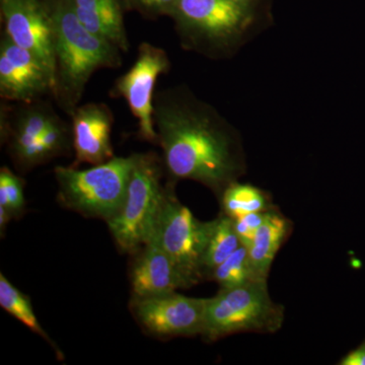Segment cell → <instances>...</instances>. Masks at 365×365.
<instances>
[{"label":"cell","mask_w":365,"mask_h":365,"mask_svg":"<svg viewBox=\"0 0 365 365\" xmlns=\"http://www.w3.org/2000/svg\"><path fill=\"white\" fill-rule=\"evenodd\" d=\"M153 121L170 180H191L220 198L246 172L241 136L216 109L187 86L155 96Z\"/></svg>","instance_id":"obj_1"},{"label":"cell","mask_w":365,"mask_h":365,"mask_svg":"<svg viewBox=\"0 0 365 365\" xmlns=\"http://www.w3.org/2000/svg\"><path fill=\"white\" fill-rule=\"evenodd\" d=\"M55 24V74L52 97L71 116L78 107L93 74L119 68L122 52L81 25L71 0H50Z\"/></svg>","instance_id":"obj_2"},{"label":"cell","mask_w":365,"mask_h":365,"mask_svg":"<svg viewBox=\"0 0 365 365\" xmlns=\"http://www.w3.org/2000/svg\"><path fill=\"white\" fill-rule=\"evenodd\" d=\"M170 19L182 47L211 59L234 55L259 21L253 0H179Z\"/></svg>","instance_id":"obj_3"},{"label":"cell","mask_w":365,"mask_h":365,"mask_svg":"<svg viewBox=\"0 0 365 365\" xmlns=\"http://www.w3.org/2000/svg\"><path fill=\"white\" fill-rule=\"evenodd\" d=\"M163 172V158L155 153H135L124 202L107 222L120 251L135 254L153 237L167 195Z\"/></svg>","instance_id":"obj_4"},{"label":"cell","mask_w":365,"mask_h":365,"mask_svg":"<svg viewBox=\"0 0 365 365\" xmlns=\"http://www.w3.org/2000/svg\"><path fill=\"white\" fill-rule=\"evenodd\" d=\"M134 163L135 153L114 157L86 170L72 165L55 168L57 200L85 217L109 222L124 202Z\"/></svg>","instance_id":"obj_5"},{"label":"cell","mask_w":365,"mask_h":365,"mask_svg":"<svg viewBox=\"0 0 365 365\" xmlns=\"http://www.w3.org/2000/svg\"><path fill=\"white\" fill-rule=\"evenodd\" d=\"M284 314L282 304L271 299L267 279L220 288L207 299L201 336L215 342L237 333H275L282 328Z\"/></svg>","instance_id":"obj_6"},{"label":"cell","mask_w":365,"mask_h":365,"mask_svg":"<svg viewBox=\"0 0 365 365\" xmlns=\"http://www.w3.org/2000/svg\"><path fill=\"white\" fill-rule=\"evenodd\" d=\"M175 182L170 180L157 227L150 242H155L174 261L193 285L204 280L202 262L212 220L200 222L178 200Z\"/></svg>","instance_id":"obj_7"},{"label":"cell","mask_w":365,"mask_h":365,"mask_svg":"<svg viewBox=\"0 0 365 365\" xmlns=\"http://www.w3.org/2000/svg\"><path fill=\"white\" fill-rule=\"evenodd\" d=\"M170 68L169 55L163 49L143 42L133 66L115 81L112 97L123 98L138 121V135L144 141L158 144L153 121L155 86L158 78Z\"/></svg>","instance_id":"obj_8"},{"label":"cell","mask_w":365,"mask_h":365,"mask_svg":"<svg viewBox=\"0 0 365 365\" xmlns=\"http://www.w3.org/2000/svg\"><path fill=\"white\" fill-rule=\"evenodd\" d=\"M207 299L170 294L132 297L130 311L144 332L158 339L202 334Z\"/></svg>","instance_id":"obj_9"},{"label":"cell","mask_w":365,"mask_h":365,"mask_svg":"<svg viewBox=\"0 0 365 365\" xmlns=\"http://www.w3.org/2000/svg\"><path fill=\"white\" fill-rule=\"evenodd\" d=\"M4 34L55 74V24L50 0H0Z\"/></svg>","instance_id":"obj_10"},{"label":"cell","mask_w":365,"mask_h":365,"mask_svg":"<svg viewBox=\"0 0 365 365\" xmlns=\"http://www.w3.org/2000/svg\"><path fill=\"white\" fill-rule=\"evenodd\" d=\"M54 74L32 52L14 44L6 34L0 41V97L30 104L51 95Z\"/></svg>","instance_id":"obj_11"},{"label":"cell","mask_w":365,"mask_h":365,"mask_svg":"<svg viewBox=\"0 0 365 365\" xmlns=\"http://www.w3.org/2000/svg\"><path fill=\"white\" fill-rule=\"evenodd\" d=\"M72 146L76 158L72 167L81 163L101 165L114 158L112 128L114 116L105 103L78 106L71 115Z\"/></svg>","instance_id":"obj_12"},{"label":"cell","mask_w":365,"mask_h":365,"mask_svg":"<svg viewBox=\"0 0 365 365\" xmlns=\"http://www.w3.org/2000/svg\"><path fill=\"white\" fill-rule=\"evenodd\" d=\"M21 105V109L14 114L2 106L0 132L2 143H9V153L16 167L29 170L36 144L59 116L51 106L42 100Z\"/></svg>","instance_id":"obj_13"},{"label":"cell","mask_w":365,"mask_h":365,"mask_svg":"<svg viewBox=\"0 0 365 365\" xmlns=\"http://www.w3.org/2000/svg\"><path fill=\"white\" fill-rule=\"evenodd\" d=\"M137 253L129 275L132 297L170 294L194 287L155 242H148Z\"/></svg>","instance_id":"obj_14"},{"label":"cell","mask_w":365,"mask_h":365,"mask_svg":"<svg viewBox=\"0 0 365 365\" xmlns=\"http://www.w3.org/2000/svg\"><path fill=\"white\" fill-rule=\"evenodd\" d=\"M71 4L86 30L116 46L122 52L129 51L123 0H71Z\"/></svg>","instance_id":"obj_15"},{"label":"cell","mask_w":365,"mask_h":365,"mask_svg":"<svg viewBox=\"0 0 365 365\" xmlns=\"http://www.w3.org/2000/svg\"><path fill=\"white\" fill-rule=\"evenodd\" d=\"M292 223L278 209L269 210L248 248L250 260L259 278L267 279L274 259L292 232Z\"/></svg>","instance_id":"obj_16"},{"label":"cell","mask_w":365,"mask_h":365,"mask_svg":"<svg viewBox=\"0 0 365 365\" xmlns=\"http://www.w3.org/2000/svg\"><path fill=\"white\" fill-rule=\"evenodd\" d=\"M241 246V240L235 232L234 218L222 212L212 220L210 237L203 256L204 279H209L213 271Z\"/></svg>","instance_id":"obj_17"},{"label":"cell","mask_w":365,"mask_h":365,"mask_svg":"<svg viewBox=\"0 0 365 365\" xmlns=\"http://www.w3.org/2000/svg\"><path fill=\"white\" fill-rule=\"evenodd\" d=\"M0 307L46 341L50 347L54 350L57 359L59 360L64 359L63 352L56 345V343L50 338L45 329H43V327L40 325L35 312H34L30 297L23 294L14 284H11L2 273L0 274Z\"/></svg>","instance_id":"obj_18"},{"label":"cell","mask_w":365,"mask_h":365,"mask_svg":"<svg viewBox=\"0 0 365 365\" xmlns=\"http://www.w3.org/2000/svg\"><path fill=\"white\" fill-rule=\"evenodd\" d=\"M222 212L232 218L275 208L267 192L251 184L232 182L220 196Z\"/></svg>","instance_id":"obj_19"},{"label":"cell","mask_w":365,"mask_h":365,"mask_svg":"<svg viewBox=\"0 0 365 365\" xmlns=\"http://www.w3.org/2000/svg\"><path fill=\"white\" fill-rule=\"evenodd\" d=\"M257 279L263 278H259L255 273L248 248L242 245L227 260L222 262L209 278V280L216 281L220 288L240 287Z\"/></svg>","instance_id":"obj_20"},{"label":"cell","mask_w":365,"mask_h":365,"mask_svg":"<svg viewBox=\"0 0 365 365\" xmlns=\"http://www.w3.org/2000/svg\"><path fill=\"white\" fill-rule=\"evenodd\" d=\"M72 139V130L68 125L58 117L40 137L33 151L32 169L63 155L68 150Z\"/></svg>","instance_id":"obj_21"},{"label":"cell","mask_w":365,"mask_h":365,"mask_svg":"<svg viewBox=\"0 0 365 365\" xmlns=\"http://www.w3.org/2000/svg\"><path fill=\"white\" fill-rule=\"evenodd\" d=\"M25 182L7 167L0 170V206L13 218H20L26 210Z\"/></svg>","instance_id":"obj_22"},{"label":"cell","mask_w":365,"mask_h":365,"mask_svg":"<svg viewBox=\"0 0 365 365\" xmlns=\"http://www.w3.org/2000/svg\"><path fill=\"white\" fill-rule=\"evenodd\" d=\"M179 0H123L125 11H135L150 20L172 16Z\"/></svg>","instance_id":"obj_23"},{"label":"cell","mask_w":365,"mask_h":365,"mask_svg":"<svg viewBox=\"0 0 365 365\" xmlns=\"http://www.w3.org/2000/svg\"><path fill=\"white\" fill-rule=\"evenodd\" d=\"M268 211L250 213V215L234 218L235 232L239 235L242 246L248 247L251 244L255 232L265 220Z\"/></svg>","instance_id":"obj_24"},{"label":"cell","mask_w":365,"mask_h":365,"mask_svg":"<svg viewBox=\"0 0 365 365\" xmlns=\"http://www.w3.org/2000/svg\"><path fill=\"white\" fill-rule=\"evenodd\" d=\"M339 365H365V340L355 349L348 352L338 362Z\"/></svg>","instance_id":"obj_25"},{"label":"cell","mask_w":365,"mask_h":365,"mask_svg":"<svg viewBox=\"0 0 365 365\" xmlns=\"http://www.w3.org/2000/svg\"><path fill=\"white\" fill-rule=\"evenodd\" d=\"M11 220H13V216L11 215V213L6 208L0 206V232H1L2 235L6 232L7 225H9Z\"/></svg>","instance_id":"obj_26"}]
</instances>
